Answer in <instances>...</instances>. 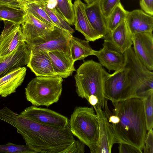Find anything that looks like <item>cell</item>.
<instances>
[{"instance_id":"ba28073f","label":"cell","mask_w":153,"mask_h":153,"mask_svg":"<svg viewBox=\"0 0 153 153\" xmlns=\"http://www.w3.org/2000/svg\"><path fill=\"white\" fill-rule=\"evenodd\" d=\"M25 9L26 14L21 28L24 40L28 46L45 40L54 26L40 20Z\"/></svg>"},{"instance_id":"2e32d148","label":"cell","mask_w":153,"mask_h":153,"mask_svg":"<svg viewBox=\"0 0 153 153\" xmlns=\"http://www.w3.org/2000/svg\"><path fill=\"white\" fill-rule=\"evenodd\" d=\"M86 4L80 0H75L73 4L75 29L81 33L86 40L94 42L101 37L91 25L85 11Z\"/></svg>"},{"instance_id":"60d3db41","label":"cell","mask_w":153,"mask_h":153,"mask_svg":"<svg viewBox=\"0 0 153 153\" xmlns=\"http://www.w3.org/2000/svg\"></svg>"},{"instance_id":"d590c367","label":"cell","mask_w":153,"mask_h":153,"mask_svg":"<svg viewBox=\"0 0 153 153\" xmlns=\"http://www.w3.org/2000/svg\"><path fill=\"white\" fill-rule=\"evenodd\" d=\"M0 4L25 9L27 3L23 0H0Z\"/></svg>"},{"instance_id":"52a82bcc","label":"cell","mask_w":153,"mask_h":153,"mask_svg":"<svg viewBox=\"0 0 153 153\" xmlns=\"http://www.w3.org/2000/svg\"><path fill=\"white\" fill-rule=\"evenodd\" d=\"M124 53L126 57L125 67L128 69V76L137 91V97L142 99L153 91V72L137 59L132 47Z\"/></svg>"},{"instance_id":"9c48e42d","label":"cell","mask_w":153,"mask_h":153,"mask_svg":"<svg viewBox=\"0 0 153 153\" xmlns=\"http://www.w3.org/2000/svg\"><path fill=\"white\" fill-rule=\"evenodd\" d=\"M72 36L67 31L54 26L45 40L27 46L31 53L59 51L71 55L70 41Z\"/></svg>"},{"instance_id":"8fae6325","label":"cell","mask_w":153,"mask_h":153,"mask_svg":"<svg viewBox=\"0 0 153 153\" xmlns=\"http://www.w3.org/2000/svg\"><path fill=\"white\" fill-rule=\"evenodd\" d=\"M98 119L99 137L94 153H110L117 143L111 124L104 111L98 104L93 106Z\"/></svg>"},{"instance_id":"44dd1931","label":"cell","mask_w":153,"mask_h":153,"mask_svg":"<svg viewBox=\"0 0 153 153\" xmlns=\"http://www.w3.org/2000/svg\"><path fill=\"white\" fill-rule=\"evenodd\" d=\"M53 71L57 75L67 78L76 71L71 56L59 51L48 52Z\"/></svg>"},{"instance_id":"603a6c76","label":"cell","mask_w":153,"mask_h":153,"mask_svg":"<svg viewBox=\"0 0 153 153\" xmlns=\"http://www.w3.org/2000/svg\"><path fill=\"white\" fill-rule=\"evenodd\" d=\"M89 41L74 37H71L70 41L71 56L74 62L84 60L87 56L93 55L94 51L90 46Z\"/></svg>"},{"instance_id":"ac0fdd59","label":"cell","mask_w":153,"mask_h":153,"mask_svg":"<svg viewBox=\"0 0 153 153\" xmlns=\"http://www.w3.org/2000/svg\"><path fill=\"white\" fill-rule=\"evenodd\" d=\"M27 66L36 76H57L53 71L48 52H30Z\"/></svg>"},{"instance_id":"7402d4cb","label":"cell","mask_w":153,"mask_h":153,"mask_svg":"<svg viewBox=\"0 0 153 153\" xmlns=\"http://www.w3.org/2000/svg\"><path fill=\"white\" fill-rule=\"evenodd\" d=\"M85 11L89 21L93 28L104 39L108 33L107 20L102 11L100 0H95L91 4L86 5Z\"/></svg>"},{"instance_id":"f546056e","label":"cell","mask_w":153,"mask_h":153,"mask_svg":"<svg viewBox=\"0 0 153 153\" xmlns=\"http://www.w3.org/2000/svg\"><path fill=\"white\" fill-rule=\"evenodd\" d=\"M35 153L36 152L27 145H21L8 142L5 145H0V153Z\"/></svg>"},{"instance_id":"30bf717a","label":"cell","mask_w":153,"mask_h":153,"mask_svg":"<svg viewBox=\"0 0 153 153\" xmlns=\"http://www.w3.org/2000/svg\"><path fill=\"white\" fill-rule=\"evenodd\" d=\"M20 114L38 123L53 127L64 128L69 126L68 118L54 111L32 105Z\"/></svg>"},{"instance_id":"1f68e13d","label":"cell","mask_w":153,"mask_h":153,"mask_svg":"<svg viewBox=\"0 0 153 153\" xmlns=\"http://www.w3.org/2000/svg\"><path fill=\"white\" fill-rule=\"evenodd\" d=\"M85 145L79 139L75 140L62 153H83L85 151Z\"/></svg>"},{"instance_id":"277c9868","label":"cell","mask_w":153,"mask_h":153,"mask_svg":"<svg viewBox=\"0 0 153 153\" xmlns=\"http://www.w3.org/2000/svg\"><path fill=\"white\" fill-rule=\"evenodd\" d=\"M95 112L93 107H76L69 120L72 133L89 148L91 153H94L99 137L98 119Z\"/></svg>"},{"instance_id":"836d02e7","label":"cell","mask_w":153,"mask_h":153,"mask_svg":"<svg viewBox=\"0 0 153 153\" xmlns=\"http://www.w3.org/2000/svg\"><path fill=\"white\" fill-rule=\"evenodd\" d=\"M120 153H142V150L132 145L123 143H119Z\"/></svg>"},{"instance_id":"484cf974","label":"cell","mask_w":153,"mask_h":153,"mask_svg":"<svg viewBox=\"0 0 153 153\" xmlns=\"http://www.w3.org/2000/svg\"><path fill=\"white\" fill-rule=\"evenodd\" d=\"M57 10L69 25L74 24V15L73 4L69 0H56Z\"/></svg>"},{"instance_id":"5b68a950","label":"cell","mask_w":153,"mask_h":153,"mask_svg":"<svg viewBox=\"0 0 153 153\" xmlns=\"http://www.w3.org/2000/svg\"><path fill=\"white\" fill-rule=\"evenodd\" d=\"M63 81L58 76H37L25 88L27 100L36 106L48 107L57 102L62 94Z\"/></svg>"},{"instance_id":"8992f818","label":"cell","mask_w":153,"mask_h":153,"mask_svg":"<svg viewBox=\"0 0 153 153\" xmlns=\"http://www.w3.org/2000/svg\"><path fill=\"white\" fill-rule=\"evenodd\" d=\"M103 92L105 98L112 103L137 97L136 89L124 68L110 74L106 71L104 78Z\"/></svg>"},{"instance_id":"9a60e30c","label":"cell","mask_w":153,"mask_h":153,"mask_svg":"<svg viewBox=\"0 0 153 153\" xmlns=\"http://www.w3.org/2000/svg\"><path fill=\"white\" fill-rule=\"evenodd\" d=\"M30 53L27 45L22 41L15 51L0 60V78L16 68L27 65Z\"/></svg>"},{"instance_id":"ab89813d","label":"cell","mask_w":153,"mask_h":153,"mask_svg":"<svg viewBox=\"0 0 153 153\" xmlns=\"http://www.w3.org/2000/svg\"><path fill=\"white\" fill-rule=\"evenodd\" d=\"M70 1L72 2V0H69Z\"/></svg>"},{"instance_id":"d6986e66","label":"cell","mask_w":153,"mask_h":153,"mask_svg":"<svg viewBox=\"0 0 153 153\" xmlns=\"http://www.w3.org/2000/svg\"><path fill=\"white\" fill-rule=\"evenodd\" d=\"M98 51H94V55L98 58L99 63L109 71H116L124 68L125 65L126 57L122 53L109 49L106 45Z\"/></svg>"},{"instance_id":"4fadbf2b","label":"cell","mask_w":153,"mask_h":153,"mask_svg":"<svg viewBox=\"0 0 153 153\" xmlns=\"http://www.w3.org/2000/svg\"><path fill=\"white\" fill-rule=\"evenodd\" d=\"M4 22V28L0 36V60L15 51L24 41L21 25L7 21Z\"/></svg>"},{"instance_id":"3957f363","label":"cell","mask_w":153,"mask_h":153,"mask_svg":"<svg viewBox=\"0 0 153 153\" xmlns=\"http://www.w3.org/2000/svg\"><path fill=\"white\" fill-rule=\"evenodd\" d=\"M105 70L99 62L88 60L82 64L74 76L76 92L78 96L87 100L93 95L98 100V104L104 109L107 101L104 97V78Z\"/></svg>"},{"instance_id":"e0dca14e","label":"cell","mask_w":153,"mask_h":153,"mask_svg":"<svg viewBox=\"0 0 153 153\" xmlns=\"http://www.w3.org/2000/svg\"><path fill=\"white\" fill-rule=\"evenodd\" d=\"M125 21L131 35L144 32H152L153 17L142 10L128 11Z\"/></svg>"},{"instance_id":"4316f807","label":"cell","mask_w":153,"mask_h":153,"mask_svg":"<svg viewBox=\"0 0 153 153\" xmlns=\"http://www.w3.org/2000/svg\"><path fill=\"white\" fill-rule=\"evenodd\" d=\"M44 7L49 18L55 26L67 30L71 34L74 32V30L65 21L55 7L51 8L46 4L44 5Z\"/></svg>"},{"instance_id":"8d00e7d4","label":"cell","mask_w":153,"mask_h":153,"mask_svg":"<svg viewBox=\"0 0 153 153\" xmlns=\"http://www.w3.org/2000/svg\"><path fill=\"white\" fill-rule=\"evenodd\" d=\"M27 4L32 3H36L44 5H48L51 0H23Z\"/></svg>"},{"instance_id":"ffe728a7","label":"cell","mask_w":153,"mask_h":153,"mask_svg":"<svg viewBox=\"0 0 153 153\" xmlns=\"http://www.w3.org/2000/svg\"><path fill=\"white\" fill-rule=\"evenodd\" d=\"M26 71L25 67L17 68L0 78V95L2 97H6L16 92L23 83Z\"/></svg>"},{"instance_id":"7c38bea8","label":"cell","mask_w":153,"mask_h":153,"mask_svg":"<svg viewBox=\"0 0 153 153\" xmlns=\"http://www.w3.org/2000/svg\"><path fill=\"white\" fill-rule=\"evenodd\" d=\"M133 49L137 59L149 70H153L152 32H144L131 35Z\"/></svg>"},{"instance_id":"f1b7e54d","label":"cell","mask_w":153,"mask_h":153,"mask_svg":"<svg viewBox=\"0 0 153 153\" xmlns=\"http://www.w3.org/2000/svg\"><path fill=\"white\" fill-rule=\"evenodd\" d=\"M142 100L147 131L153 127V91L141 99Z\"/></svg>"},{"instance_id":"5bb4252c","label":"cell","mask_w":153,"mask_h":153,"mask_svg":"<svg viewBox=\"0 0 153 153\" xmlns=\"http://www.w3.org/2000/svg\"><path fill=\"white\" fill-rule=\"evenodd\" d=\"M103 45L109 49L124 53L133 45L131 34L125 20L111 32L108 33L103 39Z\"/></svg>"},{"instance_id":"d4e9b609","label":"cell","mask_w":153,"mask_h":153,"mask_svg":"<svg viewBox=\"0 0 153 153\" xmlns=\"http://www.w3.org/2000/svg\"><path fill=\"white\" fill-rule=\"evenodd\" d=\"M128 11L120 2L114 8L107 19L108 33L113 31L122 22L125 20Z\"/></svg>"},{"instance_id":"d6a6232c","label":"cell","mask_w":153,"mask_h":153,"mask_svg":"<svg viewBox=\"0 0 153 153\" xmlns=\"http://www.w3.org/2000/svg\"><path fill=\"white\" fill-rule=\"evenodd\" d=\"M144 141L143 150L144 153H153V131H148Z\"/></svg>"},{"instance_id":"6da1fadb","label":"cell","mask_w":153,"mask_h":153,"mask_svg":"<svg viewBox=\"0 0 153 153\" xmlns=\"http://www.w3.org/2000/svg\"><path fill=\"white\" fill-rule=\"evenodd\" d=\"M9 124L22 135L26 145L36 153H62L75 140L69 126L60 128L44 125L16 113Z\"/></svg>"},{"instance_id":"f35d334b","label":"cell","mask_w":153,"mask_h":153,"mask_svg":"<svg viewBox=\"0 0 153 153\" xmlns=\"http://www.w3.org/2000/svg\"><path fill=\"white\" fill-rule=\"evenodd\" d=\"M85 2L87 3V4H91L95 0H84Z\"/></svg>"},{"instance_id":"74e56055","label":"cell","mask_w":153,"mask_h":153,"mask_svg":"<svg viewBox=\"0 0 153 153\" xmlns=\"http://www.w3.org/2000/svg\"><path fill=\"white\" fill-rule=\"evenodd\" d=\"M87 101L93 106L98 104V100L97 97L93 95L89 96Z\"/></svg>"},{"instance_id":"cb8c5ba5","label":"cell","mask_w":153,"mask_h":153,"mask_svg":"<svg viewBox=\"0 0 153 153\" xmlns=\"http://www.w3.org/2000/svg\"><path fill=\"white\" fill-rule=\"evenodd\" d=\"M26 14L25 9L0 4V21H7L21 25Z\"/></svg>"},{"instance_id":"e575fe53","label":"cell","mask_w":153,"mask_h":153,"mask_svg":"<svg viewBox=\"0 0 153 153\" xmlns=\"http://www.w3.org/2000/svg\"><path fill=\"white\" fill-rule=\"evenodd\" d=\"M140 4L143 10L153 16V0H140Z\"/></svg>"},{"instance_id":"83f0119b","label":"cell","mask_w":153,"mask_h":153,"mask_svg":"<svg viewBox=\"0 0 153 153\" xmlns=\"http://www.w3.org/2000/svg\"><path fill=\"white\" fill-rule=\"evenodd\" d=\"M45 5L32 3L26 4L25 8L27 11L40 20L51 25L55 26L45 10Z\"/></svg>"},{"instance_id":"7a4b0ae2","label":"cell","mask_w":153,"mask_h":153,"mask_svg":"<svg viewBox=\"0 0 153 153\" xmlns=\"http://www.w3.org/2000/svg\"><path fill=\"white\" fill-rule=\"evenodd\" d=\"M112 103L113 114L120 119L117 123H110L117 143L128 144L142 151L147 130L142 99L134 97Z\"/></svg>"},{"instance_id":"4dcf8cb0","label":"cell","mask_w":153,"mask_h":153,"mask_svg":"<svg viewBox=\"0 0 153 153\" xmlns=\"http://www.w3.org/2000/svg\"><path fill=\"white\" fill-rule=\"evenodd\" d=\"M120 2V0H100V7L106 19L116 6Z\"/></svg>"}]
</instances>
